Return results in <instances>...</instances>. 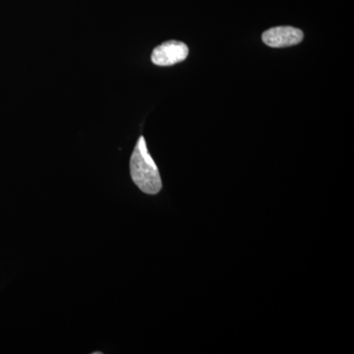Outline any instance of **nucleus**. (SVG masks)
<instances>
[{
    "label": "nucleus",
    "instance_id": "obj_1",
    "mask_svg": "<svg viewBox=\"0 0 354 354\" xmlns=\"http://www.w3.org/2000/svg\"><path fill=\"white\" fill-rule=\"evenodd\" d=\"M130 174L133 183L142 192L156 195L162 190L160 171L147 147L146 140L140 137L130 158Z\"/></svg>",
    "mask_w": 354,
    "mask_h": 354
},
{
    "label": "nucleus",
    "instance_id": "obj_2",
    "mask_svg": "<svg viewBox=\"0 0 354 354\" xmlns=\"http://www.w3.org/2000/svg\"><path fill=\"white\" fill-rule=\"evenodd\" d=\"M188 53V46L183 41H169L153 50L151 59L158 66H171L184 62L187 58Z\"/></svg>",
    "mask_w": 354,
    "mask_h": 354
},
{
    "label": "nucleus",
    "instance_id": "obj_3",
    "mask_svg": "<svg viewBox=\"0 0 354 354\" xmlns=\"http://www.w3.org/2000/svg\"><path fill=\"white\" fill-rule=\"evenodd\" d=\"M304 38V32L297 28L274 27L263 32L262 39L271 48H286L301 43Z\"/></svg>",
    "mask_w": 354,
    "mask_h": 354
}]
</instances>
